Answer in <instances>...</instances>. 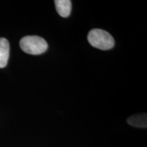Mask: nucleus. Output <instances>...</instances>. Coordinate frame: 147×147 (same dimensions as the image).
<instances>
[{"label": "nucleus", "instance_id": "1", "mask_svg": "<svg viewBox=\"0 0 147 147\" xmlns=\"http://www.w3.org/2000/svg\"><path fill=\"white\" fill-rule=\"evenodd\" d=\"M87 38L92 47L100 50H109L115 46L113 37L108 32L100 29H93L90 31Z\"/></svg>", "mask_w": 147, "mask_h": 147}, {"label": "nucleus", "instance_id": "2", "mask_svg": "<svg viewBox=\"0 0 147 147\" xmlns=\"http://www.w3.org/2000/svg\"><path fill=\"white\" fill-rule=\"evenodd\" d=\"M20 47L24 52L30 55H40L46 52L48 44L41 37L28 36L22 38L20 41Z\"/></svg>", "mask_w": 147, "mask_h": 147}, {"label": "nucleus", "instance_id": "4", "mask_svg": "<svg viewBox=\"0 0 147 147\" xmlns=\"http://www.w3.org/2000/svg\"><path fill=\"white\" fill-rule=\"evenodd\" d=\"M55 7L59 14L62 17L66 18L69 16L71 10V2L69 0H56Z\"/></svg>", "mask_w": 147, "mask_h": 147}, {"label": "nucleus", "instance_id": "5", "mask_svg": "<svg viewBox=\"0 0 147 147\" xmlns=\"http://www.w3.org/2000/svg\"><path fill=\"white\" fill-rule=\"evenodd\" d=\"M127 123L130 125L136 127H146L147 117L146 113L138 114L130 117L127 119Z\"/></svg>", "mask_w": 147, "mask_h": 147}, {"label": "nucleus", "instance_id": "3", "mask_svg": "<svg viewBox=\"0 0 147 147\" xmlns=\"http://www.w3.org/2000/svg\"><path fill=\"white\" fill-rule=\"evenodd\" d=\"M10 55V45L8 40L0 38V68L7 65Z\"/></svg>", "mask_w": 147, "mask_h": 147}]
</instances>
